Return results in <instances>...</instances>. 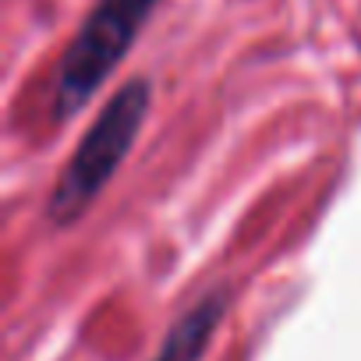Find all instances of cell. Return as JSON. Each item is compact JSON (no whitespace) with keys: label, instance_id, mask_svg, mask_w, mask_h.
<instances>
[{"label":"cell","instance_id":"obj_1","mask_svg":"<svg viewBox=\"0 0 361 361\" xmlns=\"http://www.w3.org/2000/svg\"><path fill=\"white\" fill-rule=\"evenodd\" d=\"M149 110H152V82L149 78L124 82L103 103V110L85 128L82 142L68 156L57 185L47 199V224L71 227L96 206L103 188L131 156Z\"/></svg>","mask_w":361,"mask_h":361},{"label":"cell","instance_id":"obj_2","mask_svg":"<svg viewBox=\"0 0 361 361\" xmlns=\"http://www.w3.org/2000/svg\"><path fill=\"white\" fill-rule=\"evenodd\" d=\"M159 0H96L54 71V124L78 117L121 68Z\"/></svg>","mask_w":361,"mask_h":361},{"label":"cell","instance_id":"obj_3","mask_svg":"<svg viewBox=\"0 0 361 361\" xmlns=\"http://www.w3.org/2000/svg\"><path fill=\"white\" fill-rule=\"evenodd\" d=\"M224 312H227V294L224 290H209L206 298H199L173 322V329L166 333V340H163V347L152 361H202Z\"/></svg>","mask_w":361,"mask_h":361}]
</instances>
